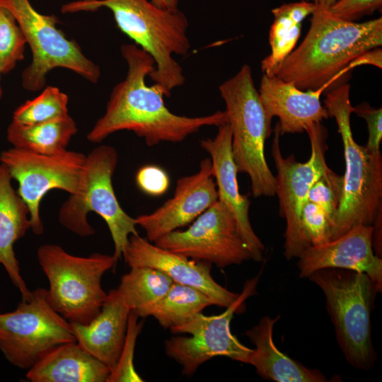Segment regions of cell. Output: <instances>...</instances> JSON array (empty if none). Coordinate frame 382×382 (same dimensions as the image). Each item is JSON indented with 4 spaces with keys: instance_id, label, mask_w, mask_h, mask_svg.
I'll list each match as a JSON object with an SVG mask.
<instances>
[{
    "instance_id": "cell-1",
    "label": "cell",
    "mask_w": 382,
    "mask_h": 382,
    "mask_svg": "<svg viewBox=\"0 0 382 382\" xmlns=\"http://www.w3.org/2000/svg\"><path fill=\"white\" fill-rule=\"evenodd\" d=\"M120 50L127 65L126 76L112 88L104 115L87 134L89 141L100 143L115 132L128 130L154 146L180 142L203 127L227 122L225 111L199 117L172 112L165 104L162 88L146 83L155 67L153 58L136 44H124Z\"/></svg>"
},
{
    "instance_id": "cell-2",
    "label": "cell",
    "mask_w": 382,
    "mask_h": 382,
    "mask_svg": "<svg viewBox=\"0 0 382 382\" xmlns=\"http://www.w3.org/2000/svg\"><path fill=\"white\" fill-rule=\"evenodd\" d=\"M381 45V17L363 23L349 21L316 6L306 35L275 76L301 90H315L354 59Z\"/></svg>"
},
{
    "instance_id": "cell-3",
    "label": "cell",
    "mask_w": 382,
    "mask_h": 382,
    "mask_svg": "<svg viewBox=\"0 0 382 382\" xmlns=\"http://www.w3.org/2000/svg\"><path fill=\"white\" fill-rule=\"evenodd\" d=\"M110 9L118 28L154 59L149 76L159 85L166 97L184 84L185 77L173 55H186L190 44L188 21L178 8H160L149 0H77L64 4L62 13Z\"/></svg>"
},
{
    "instance_id": "cell-4",
    "label": "cell",
    "mask_w": 382,
    "mask_h": 382,
    "mask_svg": "<svg viewBox=\"0 0 382 382\" xmlns=\"http://www.w3.org/2000/svg\"><path fill=\"white\" fill-rule=\"evenodd\" d=\"M349 93V85L344 83L330 91L324 100L328 116L336 121L345 161L341 197L330 241L342 236L355 226H373L381 214V154L371 151L355 141L350 123L354 107Z\"/></svg>"
},
{
    "instance_id": "cell-5",
    "label": "cell",
    "mask_w": 382,
    "mask_h": 382,
    "mask_svg": "<svg viewBox=\"0 0 382 382\" xmlns=\"http://www.w3.org/2000/svg\"><path fill=\"white\" fill-rule=\"evenodd\" d=\"M226 105L227 122L231 131V149L238 173H246L255 197L275 195V176L265 155L267 139L272 130L255 86L249 65H243L219 87Z\"/></svg>"
},
{
    "instance_id": "cell-6",
    "label": "cell",
    "mask_w": 382,
    "mask_h": 382,
    "mask_svg": "<svg viewBox=\"0 0 382 382\" xmlns=\"http://www.w3.org/2000/svg\"><path fill=\"white\" fill-rule=\"evenodd\" d=\"M323 291L338 345L354 368L369 369L376 359L371 313L378 289L365 273L340 268L318 270L308 277Z\"/></svg>"
},
{
    "instance_id": "cell-7",
    "label": "cell",
    "mask_w": 382,
    "mask_h": 382,
    "mask_svg": "<svg viewBox=\"0 0 382 382\" xmlns=\"http://www.w3.org/2000/svg\"><path fill=\"white\" fill-rule=\"evenodd\" d=\"M37 257L49 282L47 299L54 310L71 323L91 321L107 296L102 277L118 260L100 253L76 256L55 244L40 245Z\"/></svg>"
},
{
    "instance_id": "cell-8",
    "label": "cell",
    "mask_w": 382,
    "mask_h": 382,
    "mask_svg": "<svg viewBox=\"0 0 382 382\" xmlns=\"http://www.w3.org/2000/svg\"><path fill=\"white\" fill-rule=\"evenodd\" d=\"M118 154L112 146L100 145L86 156L79 191L70 195L61 206L58 219L61 225L81 237L95 233L88 221L93 212L105 221L114 243L113 255L119 260L132 235L138 234L135 218L120 206L112 186V175Z\"/></svg>"
},
{
    "instance_id": "cell-9",
    "label": "cell",
    "mask_w": 382,
    "mask_h": 382,
    "mask_svg": "<svg viewBox=\"0 0 382 382\" xmlns=\"http://www.w3.org/2000/svg\"><path fill=\"white\" fill-rule=\"evenodd\" d=\"M14 16L32 52L31 63L23 70L22 86L30 91L42 89L47 74L55 68L71 70L96 83L100 77L98 65L87 58L76 42L57 27L54 15L37 11L30 0H0Z\"/></svg>"
},
{
    "instance_id": "cell-10",
    "label": "cell",
    "mask_w": 382,
    "mask_h": 382,
    "mask_svg": "<svg viewBox=\"0 0 382 382\" xmlns=\"http://www.w3.org/2000/svg\"><path fill=\"white\" fill-rule=\"evenodd\" d=\"M11 312L0 313V350L13 366L28 370L56 347L76 342L70 323L37 288Z\"/></svg>"
},
{
    "instance_id": "cell-11",
    "label": "cell",
    "mask_w": 382,
    "mask_h": 382,
    "mask_svg": "<svg viewBox=\"0 0 382 382\" xmlns=\"http://www.w3.org/2000/svg\"><path fill=\"white\" fill-rule=\"evenodd\" d=\"M305 131L310 139L311 152L309 158L302 163L297 161L294 155L283 156L279 146V122L273 129L271 154L277 170L275 195L279 199V214L286 219L284 255L287 260L299 257L305 250L300 228L301 210L308 201L311 186L330 169L325 161L327 129L318 122L311 124Z\"/></svg>"
},
{
    "instance_id": "cell-12",
    "label": "cell",
    "mask_w": 382,
    "mask_h": 382,
    "mask_svg": "<svg viewBox=\"0 0 382 382\" xmlns=\"http://www.w3.org/2000/svg\"><path fill=\"white\" fill-rule=\"evenodd\" d=\"M260 274L248 280L238 298L221 314L205 316L201 312L170 329L174 334L191 335L165 341L166 354L181 365L184 375L192 376L200 365L219 356L250 364L253 349L243 345L232 335L230 325L233 315L255 294Z\"/></svg>"
},
{
    "instance_id": "cell-13",
    "label": "cell",
    "mask_w": 382,
    "mask_h": 382,
    "mask_svg": "<svg viewBox=\"0 0 382 382\" xmlns=\"http://www.w3.org/2000/svg\"><path fill=\"white\" fill-rule=\"evenodd\" d=\"M86 155L65 151L56 155H44L12 147L1 151L0 161L18 183V192L30 212L31 230L36 235L44 232L40 204L53 189L76 194L81 187Z\"/></svg>"
},
{
    "instance_id": "cell-14",
    "label": "cell",
    "mask_w": 382,
    "mask_h": 382,
    "mask_svg": "<svg viewBox=\"0 0 382 382\" xmlns=\"http://www.w3.org/2000/svg\"><path fill=\"white\" fill-rule=\"evenodd\" d=\"M154 243L187 257L214 264L219 268L253 260L234 216L219 200L185 231L175 230Z\"/></svg>"
},
{
    "instance_id": "cell-15",
    "label": "cell",
    "mask_w": 382,
    "mask_h": 382,
    "mask_svg": "<svg viewBox=\"0 0 382 382\" xmlns=\"http://www.w3.org/2000/svg\"><path fill=\"white\" fill-rule=\"evenodd\" d=\"M218 200L213 179L212 161L204 158L199 170L179 178L173 196L150 214L135 218L152 243L161 237L188 225Z\"/></svg>"
},
{
    "instance_id": "cell-16",
    "label": "cell",
    "mask_w": 382,
    "mask_h": 382,
    "mask_svg": "<svg viewBox=\"0 0 382 382\" xmlns=\"http://www.w3.org/2000/svg\"><path fill=\"white\" fill-rule=\"evenodd\" d=\"M122 256L130 268L149 267L158 270L175 283L201 291L215 306L227 308L239 296V294L228 290L213 279L211 263L158 247L139 234L129 236Z\"/></svg>"
},
{
    "instance_id": "cell-17",
    "label": "cell",
    "mask_w": 382,
    "mask_h": 382,
    "mask_svg": "<svg viewBox=\"0 0 382 382\" xmlns=\"http://www.w3.org/2000/svg\"><path fill=\"white\" fill-rule=\"evenodd\" d=\"M357 66V61L353 60L323 86L306 91L277 76L263 74L258 90L260 100L270 118L279 117L281 135L301 133L311 124L328 118L320 96Z\"/></svg>"
},
{
    "instance_id": "cell-18",
    "label": "cell",
    "mask_w": 382,
    "mask_h": 382,
    "mask_svg": "<svg viewBox=\"0 0 382 382\" xmlns=\"http://www.w3.org/2000/svg\"><path fill=\"white\" fill-rule=\"evenodd\" d=\"M298 258L301 278L325 268L354 270L366 274L381 292L382 259L374 252L372 226H355L337 238L309 247Z\"/></svg>"
},
{
    "instance_id": "cell-19",
    "label": "cell",
    "mask_w": 382,
    "mask_h": 382,
    "mask_svg": "<svg viewBox=\"0 0 382 382\" xmlns=\"http://www.w3.org/2000/svg\"><path fill=\"white\" fill-rule=\"evenodd\" d=\"M218 127L215 137L200 141L201 147L211 157L213 178H215L218 200L234 216L238 231L255 261L263 258L265 246L253 231L249 218L250 202L239 192L238 170L231 149V131L228 122Z\"/></svg>"
},
{
    "instance_id": "cell-20",
    "label": "cell",
    "mask_w": 382,
    "mask_h": 382,
    "mask_svg": "<svg viewBox=\"0 0 382 382\" xmlns=\"http://www.w3.org/2000/svg\"><path fill=\"white\" fill-rule=\"evenodd\" d=\"M130 311L118 289H112L91 321L70 323L76 342L110 371L118 362L125 343Z\"/></svg>"
},
{
    "instance_id": "cell-21",
    "label": "cell",
    "mask_w": 382,
    "mask_h": 382,
    "mask_svg": "<svg viewBox=\"0 0 382 382\" xmlns=\"http://www.w3.org/2000/svg\"><path fill=\"white\" fill-rule=\"evenodd\" d=\"M12 177L4 163L0 164V264L13 285L20 291L22 300L28 301L33 292L21 274L14 244L30 228V212L25 202L11 184Z\"/></svg>"
},
{
    "instance_id": "cell-22",
    "label": "cell",
    "mask_w": 382,
    "mask_h": 382,
    "mask_svg": "<svg viewBox=\"0 0 382 382\" xmlns=\"http://www.w3.org/2000/svg\"><path fill=\"white\" fill-rule=\"evenodd\" d=\"M279 316H266L245 335L255 345L250 364L263 378L277 382H324L326 377L319 370L303 366L280 351L273 341V328Z\"/></svg>"
},
{
    "instance_id": "cell-23",
    "label": "cell",
    "mask_w": 382,
    "mask_h": 382,
    "mask_svg": "<svg viewBox=\"0 0 382 382\" xmlns=\"http://www.w3.org/2000/svg\"><path fill=\"white\" fill-rule=\"evenodd\" d=\"M110 369L79 344H62L28 370L32 382H108Z\"/></svg>"
},
{
    "instance_id": "cell-24",
    "label": "cell",
    "mask_w": 382,
    "mask_h": 382,
    "mask_svg": "<svg viewBox=\"0 0 382 382\" xmlns=\"http://www.w3.org/2000/svg\"><path fill=\"white\" fill-rule=\"evenodd\" d=\"M316 8L313 3L299 1L272 10L274 21L269 33L271 52L261 62L264 74L275 76L278 73L301 36L302 21Z\"/></svg>"
},
{
    "instance_id": "cell-25",
    "label": "cell",
    "mask_w": 382,
    "mask_h": 382,
    "mask_svg": "<svg viewBox=\"0 0 382 382\" xmlns=\"http://www.w3.org/2000/svg\"><path fill=\"white\" fill-rule=\"evenodd\" d=\"M76 123L68 116L43 123L23 125L12 121L7 128V140L13 147L44 155H56L66 147L77 133Z\"/></svg>"
},
{
    "instance_id": "cell-26",
    "label": "cell",
    "mask_w": 382,
    "mask_h": 382,
    "mask_svg": "<svg viewBox=\"0 0 382 382\" xmlns=\"http://www.w3.org/2000/svg\"><path fill=\"white\" fill-rule=\"evenodd\" d=\"M173 283L171 278L158 270L134 267L122 276L117 289L130 311L139 317L146 318Z\"/></svg>"
},
{
    "instance_id": "cell-27",
    "label": "cell",
    "mask_w": 382,
    "mask_h": 382,
    "mask_svg": "<svg viewBox=\"0 0 382 382\" xmlns=\"http://www.w3.org/2000/svg\"><path fill=\"white\" fill-rule=\"evenodd\" d=\"M214 302L193 287L174 282L166 295L149 311L165 329H171L201 313Z\"/></svg>"
},
{
    "instance_id": "cell-28",
    "label": "cell",
    "mask_w": 382,
    "mask_h": 382,
    "mask_svg": "<svg viewBox=\"0 0 382 382\" xmlns=\"http://www.w3.org/2000/svg\"><path fill=\"white\" fill-rule=\"evenodd\" d=\"M69 98L54 86H47L36 98L25 102L13 114V120L23 125L50 122L69 115Z\"/></svg>"
},
{
    "instance_id": "cell-29",
    "label": "cell",
    "mask_w": 382,
    "mask_h": 382,
    "mask_svg": "<svg viewBox=\"0 0 382 382\" xmlns=\"http://www.w3.org/2000/svg\"><path fill=\"white\" fill-rule=\"evenodd\" d=\"M25 37L12 13L0 5V72L8 74L24 58Z\"/></svg>"
},
{
    "instance_id": "cell-30",
    "label": "cell",
    "mask_w": 382,
    "mask_h": 382,
    "mask_svg": "<svg viewBox=\"0 0 382 382\" xmlns=\"http://www.w3.org/2000/svg\"><path fill=\"white\" fill-rule=\"evenodd\" d=\"M300 228L305 250L330 241L332 221L325 212L313 202L307 201L303 205Z\"/></svg>"
},
{
    "instance_id": "cell-31",
    "label": "cell",
    "mask_w": 382,
    "mask_h": 382,
    "mask_svg": "<svg viewBox=\"0 0 382 382\" xmlns=\"http://www.w3.org/2000/svg\"><path fill=\"white\" fill-rule=\"evenodd\" d=\"M139 316L130 311L125 343L115 368L111 371L108 382H141L134 365V353L137 337L143 323H138Z\"/></svg>"
},
{
    "instance_id": "cell-32",
    "label": "cell",
    "mask_w": 382,
    "mask_h": 382,
    "mask_svg": "<svg viewBox=\"0 0 382 382\" xmlns=\"http://www.w3.org/2000/svg\"><path fill=\"white\" fill-rule=\"evenodd\" d=\"M342 187V175L330 168L314 183L308 193V201L318 204L325 212L332 221V227L337 212Z\"/></svg>"
},
{
    "instance_id": "cell-33",
    "label": "cell",
    "mask_w": 382,
    "mask_h": 382,
    "mask_svg": "<svg viewBox=\"0 0 382 382\" xmlns=\"http://www.w3.org/2000/svg\"><path fill=\"white\" fill-rule=\"evenodd\" d=\"M136 183L139 188L146 194L158 197L168 190L170 179L166 172L161 168L147 165L140 168L137 171Z\"/></svg>"
},
{
    "instance_id": "cell-34",
    "label": "cell",
    "mask_w": 382,
    "mask_h": 382,
    "mask_svg": "<svg viewBox=\"0 0 382 382\" xmlns=\"http://www.w3.org/2000/svg\"><path fill=\"white\" fill-rule=\"evenodd\" d=\"M382 0H338L329 11L335 16L349 21H355L379 10Z\"/></svg>"
},
{
    "instance_id": "cell-35",
    "label": "cell",
    "mask_w": 382,
    "mask_h": 382,
    "mask_svg": "<svg viewBox=\"0 0 382 382\" xmlns=\"http://www.w3.org/2000/svg\"><path fill=\"white\" fill-rule=\"evenodd\" d=\"M353 112L366 120L368 128V141L365 146L373 152L380 151L382 140V109L374 108L368 103L354 107Z\"/></svg>"
},
{
    "instance_id": "cell-36",
    "label": "cell",
    "mask_w": 382,
    "mask_h": 382,
    "mask_svg": "<svg viewBox=\"0 0 382 382\" xmlns=\"http://www.w3.org/2000/svg\"><path fill=\"white\" fill-rule=\"evenodd\" d=\"M157 6L173 11L178 9V0H150Z\"/></svg>"
},
{
    "instance_id": "cell-37",
    "label": "cell",
    "mask_w": 382,
    "mask_h": 382,
    "mask_svg": "<svg viewBox=\"0 0 382 382\" xmlns=\"http://www.w3.org/2000/svg\"><path fill=\"white\" fill-rule=\"evenodd\" d=\"M301 1H306L314 4L317 6L330 8L338 0H299Z\"/></svg>"
},
{
    "instance_id": "cell-38",
    "label": "cell",
    "mask_w": 382,
    "mask_h": 382,
    "mask_svg": "<svg viewBox=\"0 0 382 382\" xmlns=\"http://www.w3.org/2000/svg\"><path fill=\"white\" fill-rule=\"evenodd\" d=\"M0 74H1V72H0ZM2 95H3V91H2V88H1V86L0 85V98H1Z\"/></svg>"
}]
</instances>
